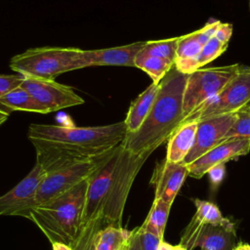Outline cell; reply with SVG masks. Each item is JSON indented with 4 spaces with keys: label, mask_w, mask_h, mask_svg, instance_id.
<instances>
[{
    "label": "cell",
    "mask_w": 250,
    "mask_h": 250,
    "mask_svg": "<svg viewBox=\"0 0 250 250\" xmlns=\"http://www.w3.org/2000/svg\"><path fill=\"white\" fill-rule=\"evenodd\" d=\"M147 157L126 150L121 144L87 180L84 207L73 250H91L95 235L108 227H121L131 187Z\"/></svg>",
    "instance_id": "1"
},
{
    "label": "cell",
    "mask_w": 250,
    "mask_h": 250,
    "mask_svg": "<svg viewBox=\"0 0 250 250\" xmlns=\"http://www.w3.org/2000/svg\"><path fill=\"white\" fill-rule=\"evenodd\" d=\"M126 134L124 120L90 127L30 124L27 129V139L35 148L36 163L46 173L106 153L122 144Z\"/></svg>",
    "instance_id": "2"
},
{
    "label": "cell",
    "mask_w": 250,
    "mask_h": 250,
    "mask_svg": "<svg viewBox=\"0 0 250 250\" xmlns=\"http://www.w3.org/2000/svg\"><path fill=\"white\" fill-rule=\"evenodd\" d=\"M188 74L180 72L175 64L160 81L156 100L141 125L134 133H127L121 146L128 151L145 157L149 155L181 126L183 97Z\"/></svg>",
    "instance_id": "3"
},
{
    "label": "cell",
    "mask_w": 250,
    "mask_h": 250,
    "mask_svg": "<svg viewBox=\"0 0 250 250\" xmlns=\"http://www.w3.org/2000/svg\"><path fill=\"white\" fill-rule=\"evenodd\" d=\"M87 180L31 209L28 220L38 227L51 243L72 246L82 217Z\"/></svg>",
    "instance_id": "4"
},
{
    "label": "cell",
    "mask_w": 250,
    "mask_h": 250,
    "mask_svg": "<svg viewBox=\"0 0 250 250\" xmlns=\"http://www.w3.org/2000/svg\"><path fill=\"white\" fill-rule=\"evenodd\" d=\"M85 67L88 63L84 50L78 48H32L10 61V68L19 74L53 80L64 72Z\"/></svg>",
    "instance_id": "5"
},
{
    "label": "cell",
    "mask_w": 250,
    "mask_h": 250,
    "mask_svg": "<svg viewBox=\"0 0 250 250\" xmlns=\"http://www.w3.org/2000/svg\"><path fill=\"white\" fill-rule=\"evenodd\" d=\"M241 68V64L234 63L224 66L199 68L189 73L183 97L184 119L203 104L219 95L239 73Z\"/></svg>",
    "instance_id": "6"
},
{
    "label": "cell",
    "mask_w": 250,
    "mask_h": 250,
    "mask_svg": "<svg viewBox=\"0 0 250 250\" xmlns=\"http://www.w3.org/2000/svg\"><path fill=\"white\" fill-rule=\"evenodd\" d=\"M250 104V67L242 65L239 73L215 98L184 119V122L199 121L213 116L236 112Z\"/></svg>",
    "instance_id": "7"
},
{
    "label": "cell",
    "mask_w": 250,
    "mask_h": 250,
    "mask_svg": "<svg viewBox=\"0 0 250 250\" xmlns=\"http://www.w3.org/2000/svg\"><path fill=\"white\" fill-rule=\"evenodd\" d=\"M112 149L95 158L77 162L60 170L47 173L37 191L35 206L68 191L86 181L106 161Z\"/></svg>",
    "instance_id": "8"
},
{
    "label": "cell",
    "mask_w": 250,
    "mask_h": 250,
    "mask_svg": "<svg viewBox=\"0 0 250 250\" xmlns=\"http://www.w3.org/2000/svg\"><path fill=\"white\" fill-rule=\"evenodd\" d=\"M47 111H57L84 104V100L70 86L53 79L24 76L21 85Z\"/></svg>",
    "instance_id": "9"
},
{
    "label": "cell",
    "mask_w": 250,
    "mask_h": 250,
    "mask_svg": "<svg viewBox=\"0 0 250 250\" xmlns=\"http://www.w3.org/2000/svg\"><path fill=\"white\" fill-rule=\"evenodd\" d=\"M47 173L35 163L30 172L12 189L0 196V216H21L28 219L35 206L39 187Z\"/></svg>",
    "instance_id": "10"
},
{
    "label": "cell",
    "mask_w": 250,
    "mask_h": 250,
    "mask_svg": "<svg viewBox=\"0 0 250 250\" xmlns=\"http://www.w3.org/2000/svg\"><path fill=\"white\" fill-rule=\"evenodd\" d=\"M235 238V231L200 223L192 217L182 233L180 244L187 250H193L195 247L202 250H232Z\"/></svg>",
    "instance_id": "11"
},
{
    "label": "cell",
    "mask_w": 250,
    "mask_h": 250,
    "mask_svg": "<svg viewBox=\"0 0 250 250\" xmlns=\"http://www.w3.org/2000/svg\"><path fill=\"white\" fill-rule=\"evenodd\" d=\"M235 120V112L209 117L198 121L195 141L184 164L189 165L203 154L225 142L226 135Z\"/></svg>",
    "instance_id": "12"
},
{
    "label": "cell",
    "mask_w": 250,
    "mask_h": 250,
    "mask_svg": "<svg viewBox=\"0 0 250 250\" xmlns=\"http://www.w3.org/2000/svg\"><path fill=\"white\" fill-rule=\"evenodd\" d=\"M250 152V138H235L223 142L188 165V176L200 179L215 165L246 155Z\"/></svg>",
    "instance_id": "13"
},
{
    "label": "cell",
    "mask_w": 250,
    "mask_h": 250,
    "mask_svg": "<svg viewBox=\"0 0 250 250\" xmlns=\"http://www.w3.org/2000/svg\"><path fill=\"white\" fill-rule=\"evenodd\" d=\"M187 176L188 167L184 163H172L166 159L157 162L150 179V185L154 188V198L172 205Z\"/></svg>",
    "instance_id": "14"
},
{
    "label": "cell",
    "mask_w": 250,
    "mask_h": 250,
    "mask_svg": "<svg viewBox=\"0 0 250 250\" xmlns=\"http://www.w3.org/2000/svg\"><path fill=\"white\" fill-rule=\"evenodd\" d=\"M145 44V41H140L112 48L84 50V57L88 66L112 65L135 67V59Z\"/></svg>",
    "instance_id": "15"
},
{
    "label": "cell",
    "mask_w": 250,
    "mask_h": 250,
    "mask_svg": "<svg viewBox=\"0 0 250 250\" xmlns=\"http://www.w3.org/2000/svg\"><path fill=\"white\" fill-rule=\"evenodd\" d=\"M220 23L221 21L218 20H211L200 29L186 35H181L175 62L193 61L199 55L206 43L214 36Z\"/></svg>",
    "instance_id": "16"
},
{
    "label": "cell",
    "mask_w": 250,
    "mask_h": 250,
    "mask_svg": "<svg viewBox=\"0 0 250 250\" xmlns=\"http://www.w3.org/2000/svg\"><path fill=\"white\" fill-rule=\"evenodd\" d=\"M198 121L190 120L181 126L169 138L165 159L172 163H183L191 150L197 131Z\"/></svg>",
    "instance_id": "17"
},
{
    "label": "cell",
    "mask_w": 250,
    "mask_h": 250,
    "mask_svg": "<svg viewBox=\"0 0 250 250\" xmlns=\"http://www.w3.org/2000/svg\"><path fill=\"white\" fill-rule=\"evenodd\" d=\"M159 88L160 83H151L132 102L124 120L127 127V133H134L141 127L156 100Z\"/></svg>",
    "instance_id": "18"
},
{
    "label": "cell",
    "mask_w": 250,
    "mask_h": 250,
    "mask_svg": "<svg viewBox=\"0 0 250 250\" xmlns=\"http://www.w3.org/2000/svg\"><path fill=\"white\" fill-rule=\"evenodd\" d=\"M228 43H224L213 36L193 61L175 62V66L180 72L189 74L213 62L228 49Z\"/></svg>",
    "instance_id": "19"
},
{
    "label": "cell",
    "mask_w": 250,
    "mask_h": 250,
    "mask_svg": "<svg viewBox=\"0 0 250 250\" xmlns=\"http://www.w3.org/2000/svg\"><path fill=\"white\" fill-rule=\"evenodd\" d=\"M0 104L9 113L16 110H22L47 114V111L21 86H19L0 97Z\"/></svg>",
    "instance_id": "20"
},
{
    "label": "cell",
    "mask_w": 250,
    "mask_h": 250,
    "mask_svg": "<svg viewBox=\"0 0 250 250\" xmlns=\"http://www.w3.org/2000/svg\"><path fill=\"white\" fill-rule=\"evenodd\" d=\"M131 230L122 227H108L100 230L93 239L94 250H126Z\"/></svg>",
    "instance_id": "21"
},
{
    "label": "cell",
    "mask_w": 250,
    "mask_h": 250,
    "mask_svg": "<svg viewBox=\"0 0 250 250\" xmlns=\"http://www.w3.org/2000/svg\"><path fill=\"white\" fill-rule=\"evenodd\" d=\"M193 203L196 208L193 217H195L200 223L220 226L229 230L235 231L234 224L229 219L223 216L221 210L215 203L198 198L193 199Z\"/></svg>",
    "instance_id": "22"
},
{
    "label": "cell",
    "mask_w": 250,
    "mask_h": 250,
    "mask_svg": "<svg viewBox=\"0 0 250 250\" xmlns=\"http://www.w3.org/2000/svg\"><path fill=\"white\" fill-rule=\"evenodd\" d=\"M171 206V204L162 199L154 198L147 217L142 226L161 239H164V231Z\"/></svg>",
    "instance_id": "23"
},
{
    "label": "cell",
    "mask_w": 250,
    "mask_h": 250,
    "mask_svg": "<svg viewBox=\"0 0 250 250\" xmlns=\"http://www.w3.org/2000/svg\"><path fill=\"white\" fill-rule=\"evenodd\" d=\"M175 63L153 56L138 54L135 59V67L144 70L151 78L152 83H160Z\"/></svg>",
    "instance_id": "24"
},
{
    "label": "cell",
    "mask_w": 250,
    "mask_h": 250,
    "mask_svg": "<svg viewBox=\"0 0 250 250\" xmlns=\"http://www.w3.org/2000/svg\"><path fill=\"white\" fill-rule=\"evenodd\" d=\"M179 40L180 36L168 39L146 41L145 46L139 54L144 56H153L161 58L175 63Z\"/></svg>",
    "instance_id": "25"
},
{
    "label": "cell",
    "mask_w": 250,
    "mask_h": 250,
    "mask_svg": "<svg viewBox=\"0 0 250 250\" xmlns=\"http://www.w3.org/2000/svg\"><path fill=\"white\" fill-rule=\"evenodd\" d=\"M162 240L141 226L131 230L126 250H158Z\"/></svg>",
    "instance_id": "26"
},
{
    "label": "cell",
    "mask_w": 250,
    "mask_h": 250,
    "mask_svg": "<svg viewBox=\"0 0 250 250\" xmlns=\"http://www.w3.org/2000/svg\"><path fill=\"white\" fill-rule=\"evenodd\" d=\"M235 138H250V106L248 105L235 112V120L226 135L225 141Z\"/></svg>",
    "instance_id": "27"
},
{
    "label": "cell",
    "mask_w": 250,
    "mask_h": 250,
    "mask_svg": "<svg viewBox=\"0 0 250 250\" xmlns=\"http://www.w3.org/2000/svg\"><path fill=\"white\" fill-rule=\"evenodd\" d=\"M24 76L21 74H0V97H2L7 92L21 85ZM0 109L8 112L0 104ZM9 113V112H8Z\"/></svg>",
    "instance_id": "28"
},
{
    "label": "cell",
    "mask_w": 250,
    "mask_h": 250,
    "mask_svg": "<svg viewBox=\"0 0 250 250\" xmlns=\"http://www.w3.org/2000/svg\"><path fill=\"white\" fill-rule=\"evenodd\" d=\"M207 175L209 178L211 189L214 191L217 190L226 176V163H221L213 166L207 172Z\"/></svg>",
    "instance_id": "29"
},
{
    "label": "cell",
    "mask_w": 250,
    "mask_h": 250,
    "mask_svg": "<svg viewBox=\"0 0 250 250\" xmlns=\"http://www.w3.org/2000/svg\"><path fill=\"white\" fill-rule=\"evenodd\" d=\"M232 24L228 22H221L217 27L214 36L224 43H228L232 35Z\"/></svg>",
    "instance_id": "30"
},
{
    "label": "cell",
    "mask_w": 250,
    "mask_h": 250,
    "mask_svg": "<svg viewBox=\"0 0 250 250\" xmlns=\"http://www.w3.org/2000/svg\"><path fill=\"white\" fill-rule=\"evenodd\" d=\"M158 250H187V249L185 247H183L180 243L178 245H172V244H169L168 242L162 240L158 247Z\"/></svg>",
    "instance_id": "31"
},
{
    "label": "cell",
    "mask_w": 250,
    "mask_h": 250,
    "mask_svg": "<svg viewBox=\"0 0 250 250\" xmlns=\"http://www.w3.org/2000/svg\"><path fill=\"white\" fill-rule=\"evenodd\" d=\"M52 247H53V250H73L71 246L64 243H61V242L52 243Z\"/></svg>",
    "instance_id": "32"
},
{
    "label": "cell",
    "mask_w": 250,
    "mask_h": 250,
    "mask_svg": "<svg viewBox=\"0 0 250 250\" xmlns=\"http://www.w3.org/2000/svg\"><path fill=\"white\" fill-rule=\"evenodd\" d=\"M232 250H250V244L246 242H238L235 244Z\"/></svg>",
    "instance_id": "33"
},
{
    "label": "cell",
    "mask_w": 250,
    "mask_h": 250,
    "mask_svg": "<svg viewBox=\"0 0 250 250\" xmlns=\"http://www.w3.org/2000/svg\"><path fill=\"white\" fill-rule=\"evenodd\" d=\"M9 116H10V113L5 112V111H3V110L0 109V126H1L3 123H5V122L7 121V119L9 118Z\"/></svg>",
    "instance_id": "34"
},
{
    "label": "cell",
    "mask_w": 250,
    "mask_h": 250,
    "mask_svg": "<svg viewBox=\"0 0 250 250\" xmlns=\"http://www.w3.org/2000/svg\"><path fill=\"white\" fill-rule=\"evenodd\" d=\"M249 9H250V1H249Z\"/></svg>",
    "instance_id": "35"
},
{
    "label": "cell",
    "mask_w": 250,
    "mask_h": 250,
    "mask_svg": "<svg viewBox=\"0 0 250 250\" xmlns=\"http://www.w3.org/2000/svg\"><path fill=\"white\" fill-rule=\"evenodd\" d=\"M91 250H94V248H93V247H92V248H91Z\"/></svg>",
    "instance_id": "36"
},
{
    "label": "cell",
    "mask_w": 250,
    "mask_h": 250,
    "mask_svg": "<svg viewBox=\"0 0 250 250\" xmlns=\"http://www.w3.org/2000/svg\"><path fill=\"white\" fill-rule=\"evenodd\" d=\"M248 106H250V104H249V105H248Z\"/></svg>",
    "instance_id": "37"
},
{
    "label": "cell",
    "mask_w": 250,
    "mask_h": 250,
    "mask_svg": "<svg viewBox=\"0 0 250 250\" xmlns=\"http://www.w3.org/2000/svg\"><path fill=\"white\" fill-rule=\"evenodd\" d=\"M201 250H202V249H201Z\"/></svg>",
    "instance_id": "38"
},
{
    "label": "cell",
    "mask_w": 250,
    "mask_h": 250,
    "mask_svg": "<svg viewBox=\"0 0 250 250\" xmlns=\"http://www.w3.org/2000/svg\"><path fill=\"white\" fill-rule=\"evenodd\" d=\"M249 1H250V0H249Z\"/></svg>",
    "instance_id": "39"
}]
</instances>
